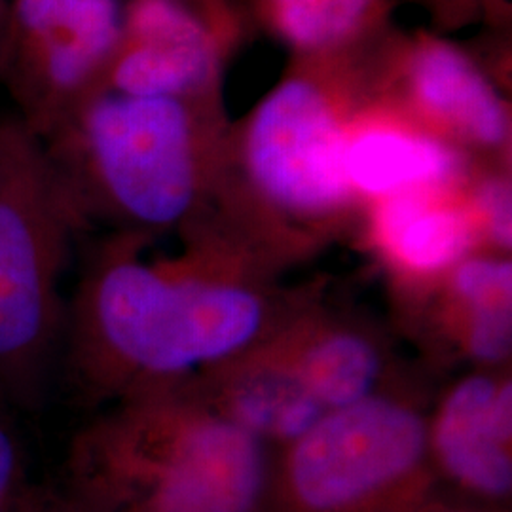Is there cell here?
<instances>
[{
	"mask_svg": "<svg viewBox=\"0 0 512 512\" xmlns=\"http://www.w3.org/2000/svg\"><path fill=\"white\" fill-rule=\"evenodd\" d=\"M253 272L148 262L110 251L67 304V368L90 403L183 384L256 348L306 306Z\"/></svg>",
	"mask_w": 512,
	"mask_h": 512,
	"instance_id": "6da1fadb",
	"label": "cell"
},
{
	"mask_svg": "<svg viewBox=\"0 0 512 512\" xmlns=\"http://www.w3.org/2000/svg\"><path fill=\"white\" fill-rule=\"evenodd\" d=\"M270 456L188 380L107 404L67 469L71 497L107 512H255Z\"/></svg>",
	"mask_w": 512,
	"mask_h": 512,
	"instance_id": "7a4b0ae2",
	"label": "cell"
},
{
	"mask_svg": "<svg viewBox=\"0 0 512 512\" xmlns=\"http://www.w3.org/2000/svg\"><path fill=\"white\" fill-rule=\"evenodd\" d=\"M439 488L429 414L393 389L274 448L255 512H412Z\"/></svg>",
	"mask_w": 512,
	"mask_h": 512,
	"instance_id": "3957f363",
	"label": "cell"
},
{
	"mask_svg": "<svg viewBox=\"0 0 512 512\" xmlns=\"http://www.w3.org/2000/svg\"><path fill=\"white\" fill-rule=\"evenodd\" d=\"M71 194L46 150L0 133V397L31 403L63 338Z\"/></svg>",
	"mask_w": 512,
	"mask_h": 512,
	"instance_id": "277c9868",
	"label": "cell"
},
{
	"mask_svg": "<svg viewBox=\"0 0 512 512\" xmlns=\"http://www.w3.org/2000/svg\"><path fill=\"white\" fill-rule=\"evenodd\" d=\"M95 181L143 226H171L190 211L198 169L183 107L173 97H107L86 122Z\"/></svg>",
	"mask_w": 512,
	"mask_h": 512,
	"instance_id": "5b68a950",
	"label": "cell"
},
{
	"mask_svg": "<svg viewBox=\"0 0 512 512\" xmlns=\"http://www.w3.org/2000/svg\"><path fill=\"white\" fill-rule=\"evenodd\" d=\"M348 141L325 99L291 82L260 109L247 139V164L268 202L294 217H327L351 196Z\"/></svg>",
	"mask_w": 512,
	"mask_h": 512,
	"instance_id": "8992f818",
	"label": "cell"
},
{
	"mask_svg": "<svg viewBox=\"0 0 512 512\" xmlns=\"http://www.w3.org/2000/svg\"><path fill=\"white\" fill-rule=\"evenodd\" d=\"M512 384L480 368L452 385L429 416V456L440 484L476 505L505 509L512 495Z\"/></svg>",
	"mask_w": 512,
	"mask_h": 512,
	"instance_id": "52a82bcc",
	"label": "cell"
},
{
	"mask_svg": "<svg viewBox=\"0 0 512 512\" xmlns=\"http://www.w3.org/2000/svg\"><path fill=\"white\" fill-rule=\"evenodd\" d=\"M270 340L327 414L397 389L384 336L365 321L306 304Z\"/></svg>",
	"mask_w": 512,
	"mask_h": 512,
	"instance_id": "ba28073f",
	"label": "cell"
},
{
	"mask_svg": "<svg viewBox=\"0 0 512 512\" xmlns=\"http://www.w3.org/2000/svg\"><path fill=\"white\" fill-rule=\"evenodd\" d=\"M270 338L192 384L215 410L274 450L302 437L327 412Z\"/></svg>",
	"mask_w": 512,
	"mask_h": 512,
	"instance_id": "9c48e42d",
	"label": "cell"
},
{
	"mask_svg": "<svg viewBox=\"0 0 512 512\" xmlns=\"http://www.w3.org/2000/svg\"><path fill=\"white\" fill-rule=\"evenodd\" d=\"M376 239L393 274L412 287H431L469 256L475 226L459 209L433 205L418 192H399L380 207Z\"/></svg>",
	"mask_w": 512,
	"mask_h": 512,
	"instance_id": "30bf717a",
	"label": "cell"
},
{
	"mask_svg": "<svg viewBox=\"0 0 512 512\" xmlns=\"http://www.w3.org/2000/svg\"><path fill=\"white\" fill-rule=\"evenodd\" d=\"M346 165L351 186L376 196L448 183L459 171L450 148L395 131H370L348 143Z\"/></svg>",
	"mask_w": 512,
	"mask_h": 512,
	"instance_id": "8fae6325",
	"label": "cell"
},
{
	"mask_svg": "<svg viewBox=\"0 0 512 512\" xmlns=\"http://www.w3.org/2000/svg\"><path fill=\"white\" fill-rule=\"evenodd\" d=\"M423 103L467 131L476 141L497 145L507 135V114L492 88L458 52L433 46L414 65Z\"/></svg>",
	"mask_w": 512,
	"mask_h": 512,
	"instance_id": "7c38bea8",
	"label": "cell"
},
{
	"mask_svg": "<svg viewBox=\"0 0 512 512\" xmlns=\"http://www.w3.org/2000/svg\"><path fill=\"white\" fill-rule=\"evenodd\" d=\"M19 25L46 44H71L97 63L118 38L114 0H18Z\"/></svg>",
	"mask_w": 512,
	"mask_h": 512,
	"instance_id": "4fadbf2b",
	"label": "cell"
},
{
	"mask_svg": "<svg viewBox=\"0 0 512 512\" xmlns=\"http://www.w3.org/2000/svg\"><path fill=\"white\" fill-rule=\"evenodd\" d=\"M209 69L207 44H145L120 61L114 80L124 95L171 97L202 84Z\"/></svg>",
	"mask_w": 512,
	"mask_h": 512,
	"instance_id": "5bb4252c",
	"label": "cell"
},
{
	"mask_svg": "<svg viewBox=\"0 0 512 512\" xmlns=\"http://www.w3.org/2000/svg\"><path fill=\"white\" fill-rule=\"evenodd\" d=\"M277 18L291 40L302 46H325L363 18L370 0H275Z\"/></svg>",
	"mask_w": 512,
	"mask_h": 512,
	"instance_id": "9a60e30c",
	"label": "cell"
},
{
	"mask_svg": "<svg viewBox=\"0 0 512 512\" xmlns=\"http://www.w3.org/2000/svg\"><path fill=\"white\" fill-rule=\"evenodd\" d=\"M131 29L143 44H207L200 23L171 0H139L131 12Z\"/></svg>",
	"mask_w": 512,
	"mask_h": 512,
	"instance_id": "2e32d148",
	"label": "cell"
},
{
	"mask_svg": "<svg viewBox=\"0 0 512 512\" xmlns=\"http://www.w3.org/2000/svg\"><path fill=\"white\" fill-rule=\"evenodd\" d=\"M478 205L486 219L488 232L501 249H511V190L503 181L484 184L478 194Z\"/></svg>",
	"mask_w": 512,
	"mask_h": 512,
	"instance_id": "e0dca14e",
	"label": "cell"
},
{
	"mask_svg": "<svg viewBox=\"0 0 512 512\" xmlns=\"http://www.w3.org/2000/svg\"><path fill=\"white\" fill-rule=\"evenodd\" d=\"M412 512H505V509L484 507V505H476L471 501H465V503L446 501L439 494H435L431 499H427L423 505H420L416 511Z\"/></svg>",
	"mask_w": 512,
	"mask_h": 512,
	"instance_id": "ac0fdd59",
	"label": "cell"
},
{
	"mask_svg": "<svg viewBox=\"0 0 512 512\" xmlns=\"http://www.w3.org/2000/svg\"><path fill=\"white\" fill-rule=\"evenodd\" d=\"M44 505H29V503H18L14 499H8L6 495L0 494V512H44Z\"/></svg>",
	"mask_w": 512,
	"mask_h": 512,
	"instance_id": "d6986e66",
	"label": "cell"
},
{
	"mask_svg": "<svg viewBox=\"0 0 512 512\" xmlns=\"http://www.w3.org/2000/svg\"><path fill=\"white\" fill-rule=\"evenodd\" d=\"M44 512H107L103 511V509H97V507H92V505H86V503H82V501H78V499H74L71 497L69 501H65V503H61V505H55L54 509H46Z\"/></svg>",
	"mask_w": 512,
	"mask_h": 512,
	"instance_id": "ffe728a7",
	"label": "cell"
}]
</instances>
